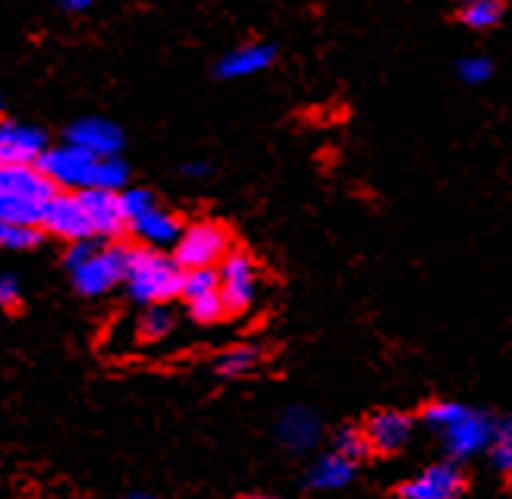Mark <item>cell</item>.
<instances>
[{
  "label": "cell",
  "instance_id": "obj_1",
  "mask_svg": "<svg viewBox=\"0 0 512 499\" xmlns=\"http://www.w3.org/2000/svg\"><path fill=\"white\" fill-rule=\"evenodd\" d=\"M126 292L139 305H167L170 299L183 296V267L176 258H167L154 248H129L126 264Z\"/></svg>",
  "mask_w": 512,
  "mask_h": 499
},
{
  "label": "cell",
  "instance_id": "obj_2",
  "mask_svg": "<svg viewBox=\"0 0 512 499\" xmlns=\"http://www.w3.org/2000/svg\"><path fill=\"white\" fill-rule=\"evenodd\" d=\"M230 248V233L214 220H198L183 226L180 239L173 245V258L183 270H208V267H220Z\"/></svg>",
  "mask_w": 512,
  "mask_h": 499
},
{
  "label": "cell",
  "instance_id": "obj_3",
  "mask_svg": "<svg viewBox=\"0 0 512 499\" xmlns=\"http://www.w3.org/2000/svg\"><path fill=\"white\" fill-rule=\"evenodd\" d=\"M101 161L104 157H95V154H88V151L66 142V145L44 151V157L38 161V170L48 176L57 189L85 192V189H98Z\"/></svg>",
  "mask_w": 512,
  "mask_h": 499
},
{
  "label": "cell",
  "instance_id": "obj_4",
  "mask_svg": "<svg viewBox=\"0 0 512 499\" xmlns=\"http://www.w3.org/2000/svg\"><path fill=\"white\" fill-rule=\"evenodd\" d=\"M126 264H129V248L123 245H98L76 270L73 283L82 296H104L117 283L126 280Z\"/></svg>",
  "mask_w": 512,
  "mask_h": 499
},
{
  "label": "cell",
  "instance_id": "obj_5",
  "mask_svg": "<svg viewBox=\"0 0 512 499\" xmlns=\"http://www.w3.org/2000/svg\"><path fill=\"white\" fill-rule=\"evenodd\" d=\"M494 430H497L494 418H487L484 412H475V408H462V415L453 424L443 427L440 437L450 452V459L462 462V459L478 456V452H484V449H491Z\"/></svg>",
  "mask_w": 512,
  "mask_h": 499
},
{
  "label": "cell",
  "instance_id": "obj_6",
  "mask_svg": "<svg viewBox=\"0 0 512 499\" xmlns=\"http://www.w3.org/2000/svg\"><path fill=\"white\" fill-rule=\"evenodd\" d=\"M220 277V299H224L227 311L239 314L246 311L258 296V267L246 252H230L217 267Z\"/></svg>",
  "mask_w": 512,
  "mask_h": 499
},
{
  "label": "cell",
  "instance_id": "obj_7",
  "mask_svg": "<svg viewBox=\"0 0 512 499\" xmlns=\"http://www.w3.org/2000/svg\"><path fill=\"white\" fill-rule=\"evenodd\" d=\"M41 230H48L66 242H85V239H95L92 230V220H88L85 208H82V198L79 192H57L48 208H44V220H41Z\"/></svg>",
  "mask_w": 512,
  "mask_h": 499
},
{
  "label": "cell",
  "instance_id": "obj_8",
  "mask_svg": "<svg viewBox=\"0 0 512 499\" xmlns=\"http://www.w3.org/2000/svg\"><path fill=\"white\" fill-rule=\"evenodd\" d=\"M48 151V135L26 123H0V167H38Z\"/></svg>",
  "mask_w": 512,
  "mask_h": 499
},
{
  "label": "cell",
  "instance_id": "obj_9",
  "mask_svg": "<svg viewBox=\"0 0 512 499\" xmlns=\"http://www.w3.org/2000/svg\"><path fill=\"white\" fill-rule=\"evenodd\" d=\"M465 490V478L456 462L428 465L421 474L399 484V499H459Z\"/></svg>",
  "mask_w": 512,
  "mask_h": 499
},
{
  "label": "cell",
  "instance_id": "obj_10",
  "mask_svg": "<svg viewBox=\"0 0 512 499\" xmlns=\"http://www.w3.org/2000/svg\"><path fill=\"white\" fill-rule=\"evenodd\" d=\"M66 142L95 157H120L123 132L117 123H110L104 117H82L66 129Z\"/></svg>",
  "mask_w": 512,
  "mask_h": 499
},
{
  "label": "cell",
  "instance_id": "obj_11",
  "mask_svg": "<svg viewBox=\"0 0 512 499\" xmlns=\"http://www.w3.org/2000/svg\"><path fill=\"white\" fill-rule=\"evenodd\" d=\"M82 198V208L92 220V230H95V239H117L129 220H126V211H123V201H120V192H107V189H85L79 192Z\"/></svg>",
  "mask_w": 512,
  "mask_h": 499
},
{
  "label": "cell",
  "instance_id": "obj_12",
  "mask_svg": "<svg viewBox=\"0 0 512 499\" xmlns=\"http://www.w3.org/2000/svg\"><path fill=\"white\" fill-rule=\"evenodd\" d=\"M365 440L371 446V452H399L409 437H412V418L403 415V412H393V408H387V412H374L368 421H365Z\"/></svg>",
  "mask_w": 512,
  "mask_h": 499
},
{
  "label": "cell",
  "instance_id": "obj_13",
  "mask_svg": "<svg viewBox=\"0 0 512 499\" xmlns=\"http://www.w3.org/2000/svg\"><path fill=\"white\" fill-rule=\"evenodd\" d=\"M277 57V48L274 44H261V41H252V44H239V48L227 51L224 57L217 60L214 73L220 79H246V76H255L261 70L274 63Z\"/></svg>",
  "mask_w": 512,
  "mask_h": 499
},
{
  "label": "cell",
  "instance_id": "obj_14",
  "mask_svg": "<svg viewBox=\"0 0 512 499\" xmlns=\"http://www.w3.org/2000/svg\"><path fill=\"white\" fill-rule=\"evenodd\" d=\"M318 437H321V418L305 405L286 408L277 421V440L293 452H308L318 443Z\"/></svg>",
  "mask_w": 512,
  "mask_h": 499
},
{
  "label": "cell",
  "instance_id": "obj_15",
  "mask_svg": "<svg viewBox=\"0 0 512 499\" xmlns=\"http://www.w3.org/2000/svg\"><path fill=\"white\" fill-rule=\"evenodd\" d=\"M0 195L48 204L57 195V186L38 167H0Z\"/></svg>",
  "mask_w": 512,
  "mask_h": 499
},
{
  "label": "cell",
  "instance_id": "obj_16",
  "mask_svg": "<svg viewBox=\"0 0 512 499\" xmlns=\"http://www.w3.org/2000/svg\"><path fill=\"white\" fill-rule=\"evenodd\" d=\"M129 230L136 233L148 248H167V245H176V239H180V233H183V226L173 214L161 211L158 204H154L151 211H145L139 220L129 223Z\"/></svg>",
  "mask_w": 512,
  "mask_h": 499
},
{
  "label": "cell",
  "instance_id": "obj_17",
  "mask_svg": "<svg viewBox=\"0 0 512 499\" xmlns=\"http://www.w3.org/2000/svg\"><path fill=\"white\" fill-rule=\"evenodd\" d=\"M352 474H355V462H349L346 456L330 449L327 456H321L315 465H311L308 487L311 490H340L352 481Z\"/></svg>",
  "mask_w": 512,
  "mask_h": 499
},
{
  "label": "cell",
  "instance_id": "obj_18",
  "mask_svg": "<svg viewBox=\"0 0 512 499\" xmlns=\"http://www.w3.org/2000/svg\"><path fill=\"white\" fill-rule=\"evenodd\" d=\"M503 13H506L503 0H465L459 10V22L475 32H484V29H494L503 19Z\"/></svg>",
  "mask_w": 512,
  "mask_h": 499
},
{
  "label": "cell",
  "instance_id": "obj_19",
  "mask_svg": "<svg viewBox=\"0 0 512 499\" xmlns=\"http://www.w3.org/2000/svg\"><path fill=\"white\" fill-rule=\"evenodd\" d=\"M44 208H48V204H38V201H29V198H16V195H0V223L41 226Z\"/></svg>",
  "mask_w": 512,
  "mask_h": 499
},
{
  "label": "cell",
  "instance_id": "obj_20",
  "mask_svg": "<svg viewBox=\"0 0 512 499\" xmlns=\"http://www.w3.org/2000/svg\"><path fill=\"white\" fill-rule=\"evenodd\" d=\"M176 327V314L170 311V305H148L139 317V336L148 339V343H158V339L170 336Z\"/></svg>",
  "mask_w": 512,
  "mask_h": 499
},
{
  "label": "cell",
  "instance_id": "obj_21",
  "mask_svg": "<svg viewBox=\"0 0 512 499\" xmlns=\"http://www.w3.org/2000/svg\"><path fill=\"white\" fill-rule=\"evenodd\" d=\"M255 365H258V352L252 346H236V349H227L217 358V374L227 377V380L246 377Z\"/></svg>",
  "mask_w": 512,
  "mask_h": 499
},
{
  "label": "cell",
  "instance_id": "obj_22",
  "mask_svg": "<svg viewBox=\"0 0 512 499\" xmlns=\"http://www.w3.org/2000/svg\"><path fill=\"white\" fill-rule=\"evenodd\" d=\"M211 292H220L217 267H208V270H183V299L186 302L211 296Z\"/></svg>",
  "mask_w": 512,
  "mask_h": 499
},
{
  "label": "cell",
  "instance_id": "obj_23",
  "mask_svg": "<svg viewBox=\"0 0 512 499\" xmlns=\"http://www.w3.org/2000/svg\"><path fill=\"white\" fill-rule=\"evenodd\" d=\"M491 465L503 474H512V418L497 421L491 440Z\"/></svg>",
  "mask_w": 512,
  "mask_h": 499
},
{
  "label": "cell",
  "instance_id": "obj_24",
  "mask_svg": "<svg viewBox=\"0 0 512 499\" xmlns=\"http://www.w3.org/2000/svg\"><path fill=\"white\" fill-rule=\"evenodd\" d=\"M333 452H340V456H346L349 462L359 465L368 456V452H371V446L365 440V430H355V427L340 430V434L333 437Z\"/></svg>",
  "mask_w": 512,
  "mask_h": 499
},
{
  "label": "cell",
  "instance_id": "obj_25",
  "mask_svg": "<svg viewBox=\"0 0 512 499\" xmlns=\"http://www.w3.org/2000/svg\"><path fill=\"white\" fill-rule=\"evenodd\" d=\"M41 233L38 226H10L0 223V248H10V252H26V248L38 245Z\"/></svg>",
  "mask_w": 512,
  "mask_h": 499
},
{
  "label": "cell",
  "instance_id": "obj_26",
  "mask_svg": "<svg viewBox=\"0 0 512 499\" xmlns=\"http://www.w3.org/2000/svg\"><path fill=\"white\" fill-rule=\"evenodd\" d=\"M456 73L465 85H484L487 79L494 76V63L481 57V54H472V57H462L456 60Z\"/></svg>",
  "mask_w": 512,
  "mask_h": 499
},
{
  "label": "cell",
  "instance_id": "obj_27",
  "mask_svg": "<svg viewBox=\"0 0 512 499\" xmlns=\"http://www.w3.org/2000/svg\"><path fill=\"white\" fill-rule=\"evenodd\" d=\"M189 314H192V321H198V324H214V321H220V317L227 314V305H224V299H220V292H211V296L192 299Z\"/></svg>",
  "mask_w": 512,
  "mask_h": 499
},
{
  "label": "cell",
  "instance_id": "obj_28",
  "mask_svg": "<svg viewBox=\"0 0 512 499\" xmlns=\"http://www.w3.org/2000/svg\"><path fill=\"white\" fill-rule=\"evenodd\" d=\"M462 408H465V405H459V402H431V405L425 408V412H421V418H425L428 427L443 430V427L453 424V421L462 415Z\"/></svg>",
  "mask_w": 512,
  "mask_h": 499
},
{
  "label": "cell",
  "instance_id": "obj_29",
  "mask_svg": "<svg viewBox=\"0 0 512 499\" xmlns=\"http://www.w3.org/2000/svg\"><path fill=\"white\" fill-rule=\"evenodd\" d=\"M120 201H123V211H126V220H139L145 211L154 208V195L148 189H123L120 192Z\"/></svg>",
  "mask_w": 512,
  "mask_h": 499
},
{
  "label": "cell",
  "instance_id": "obj_30",
  "mask_svg": "<svg viewBox=\"0 0 512 499\" xmlns=\"http://www.w3.org/2000/svg\"><path fill=\"white\" fill-rule=\"evenodd\" d=\"M19 296H22L19 280L10 277V274H0V308H13V305H19Z\"/></svg>",
  "mask_w": 512,
  "mask_h": 499
},
{
  "label": "cell",
  "instance_id": "obj_31",
  "mask_svg": "<svg viewBox=\"0 0 512 499\" xmlns=\"http://www.w3.org/2000/svg\"><path fill=\"white\" fill-rule=\"evenodd\" d=\"M95 239H85V242H73L70 245V252H66V267H70V270H76L88 255H92L95 252Z\"/></svg>",
  "mask_w": 512,
  "mask_h": 499
},
{
  "label": "cell",
  "instance_id": "obj_32",
  "mask_svg": "<svg viewBox=\"0 0 512 499\" xmlns=\"http://www.w3.org/2000/svg\"><path fill=\"white\" fill-rule=\"evenodd\" d=\"M54 4L63 10V13H85V10H92L98 0H54Z\"/></svg>",
  "mask_w": 512,
  "mask_h": 499
},
{
  "label": "cell",
  "instance_id": "obj_33",
  "mask_svg": "<svg viewBox=\"0 0 512 499\" xmlns=\"http://www.w3.org/2000/svg\"><path fill=\"white\" fill-rule=\"evenodd\" d=\"M183 173H186V176H195V179H198V176H205V173H208V164H202V161H195V164H186V167H183Z\"/></svg>",
  "mask_w": 512,
  "mask_h": 499
},
{
  "label": "cell",
  "instance_id": "obj_34",
  "mask_svg": "<svg viewBox=\"0 0 512 499\" xmlns=\"http://www.w3.org/2000/svg\"><path fill=\"white\" fill-rule=\"evenodd\" d=\"M129 499H154V496H145V493H136V496H129Z\"/></svg>",
  "mask_w": 512,
  "mask_h": 499
},
{
  "label": "cell",
  "instance_id": "obj_35",
  "mask_svg": "<svg viewBox=\"0 0 512 499\" xmlns=\"http://www.w3.org/2000/svg\"><path fill=\"white\" fill-rule=\"evenodd\" d=\"M242 499H271V496H242Z\"/></svg>",
  "mask_w": 512,
  "mask_h": 499
}]
</instances>
